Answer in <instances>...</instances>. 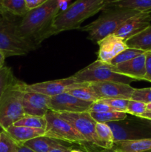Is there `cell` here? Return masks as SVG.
<instances>
[{
	"instance_id": "38",
	"label": "cell",
	"mask_w": 151,
	"mask_h": 152,
	"mask_svg": "<svg viewBox=\"0 0 151 152\" xmlns=\"http://www.w3.org/2000/svg\"><path fill=\"white\" fill-rule=\"evenodd\" d=\"M138 118L144 119V120H150V121H151V111H146V112L144 113L143 114L139 116Z\"/></svg>"
},
{
	"instance_id": "25",
	"label": "cell",
	"mask_w": 151,
	"mask_h": 152,
	"mask_svg": "<svg viewBox=\"0 0 151 152\" xmlns=\"http://www.w3.org/2000/svg\"><path fill=\"white\" fill-rule=\"evenodd\" d=\"M96 123H108L111 122L121 121L127 117V114L121 111H109L104 113H90Z\"/></svg>"
},
{
	"instance_id": "14",
	"label": "cell",
	"mask_w": 151,
	"mask_h": 152,
	"mask_svg": "<svg viewBox=\"0 0 151 152\" xmlns=\"http://www.w3.org/2000/svg\"><path fill=\"white\" fill-rule=\"evenodd\" d=\"M25 115L44 117L50 111V96L36 92L26 91L22 99Z\"/></svg>"
},
{
	"instance_id": "28",
	"label": "cell",
	"mask_w": 151,
	"mask_h": 152,
	"mask_svg": "<svg viewBox=\"0 0 151 152\" xmlns=\"http://www.w3.org/2000/svg\"><path fill=\"white\" fill-rule=\"evenodd\" d=\"M144 53H145V52L143 51V50H139V49L127 48L125 50H124L121 53H118L115 58H113L112 60H110L107 63H109L111 65H113V66H115V65H118V64L127 62V61L130 60V59H133V58H136V56H140L141 54Z\"/></svg>"
},
{
	"instance_id": "9",
	"label": "cell",
	"mask_w": 151,
	"mask_h": 152,
	"mask_svg": "<svg viewBox=\"0 0 151 152\" xmlns=\"http://www.w3.org/2000/svg\"><path fill=\"white\" fill-rule=\"evenodd\" d=\"M113 134L114 143L123 141L136 140L151 137V133H149L146 128L139 123L130 120L111 122L107 123Z\"/></svg>"
},
{
	"instance_id": "8",
	"label": "cell",
	"mask_w": 151,
	"mask_h": 152,
	"mask_svg": "<svg viewBox=\"0 0 151 152\" xmlns=\"http://www.w3.org/2000/svg\"><path fill=\"white\" fill-rule=\"evenodd\" d=\"M62 118L69 122L86 139L90 147L100 148L96 132V122L87 111L79 113H57Z\"/></svg>"
},
{
	"instance_id": "4",
	"label": "cell",
	"mask_w": 151,
	"mask_h": 152,
	"mask_svg": "<svg viewBox=\"0 0 151 152\" xmlns=\"http://www.w3.org/2000/svg\"><path fill=\"white\" fill-rule=\"evenodd\" d=\"M22 17L0 10V51L6 58L24 56L35 50L19 36L18 25Z\"/></svg>"
},
{
	"instance_id": "40",
	"label": "cell",
	"mask_w": 151,
	"mask_h": 152,
	"mask_svg": "<svg viewBox=\"0 0 151 152\" xmlns=\"http://www.w3.org/2000/svg\"><path fill=\"white\" fill-rule=\"evenodd\" d=\"M99 152H121V151H119L118 150L115 149V148L113 147L112 148H103V149H102Z\"/></svg>"
},
{
	"instance_id": "15",
	"label": "cell",
	"mask_w": 151,
	"mask_h": 152,
	"mask_svg": "<svg viewBox=\"0 0 151 152\" xmlns=\"http://www.w3.org/2000/svg\"><path fill=\"white\" fill-rule=\"evenodd\" d=\"M97 44L99 47L97 51V60L103 62H109L118 53L128 48L124 40L114 34L107 36Z\"/></svg>"
},
{
	"instance_id": "37",
	"label": "cell",
	"mask_w": 151,
	"mask_h": 152,
	"mask_svg": "<svg viewBox=\"0 0 151 152\" xmlns=\"http://www.w3.org/2000/svg\"><path fill=\"white\" fill-rule=\"evenodd\" d=\"M17 152H35L28 147L25 146V145H19Z\"/></svg>"
},
{
	"instance_id": "43",
	"label": "cell",
	"mask_w": 151,
	"mask_h": 152,
	"mask_svg": "<svg viewBox=\"0 0 151 152\" xmlns=\"http://www.w3.org/2000/svg\"><path fill=\"white\" fill-rule=\"evenodd\" d=\"M40 1H44V0H40Z\"/></svg>"
},
{
	"instance_id": "3",
	"label": "cell",
	"mask_w": 151,
	"mask_h": 152,
	"mask_svg": "<svg viewBox=\"0 0 151 152\" xmlns=\"http://www.w3.org/2000/svg\"><path fill=\"white\" fill-rule=\"evenodd\" d=\"M141 12L121 7H105L100 16L79 30L88 33L87 39L97 44L107 36L115 34L121 25Z\"/></svg>"
},
{
	"instance_id": "33",
	"label": "cell",
	"mask_w": 151,
	"mask_h": 152,
	"mask_svg": "<svg viewBox=\"0 0 151 152\" xmlns=\"http://www.w3.org/2000/svg\"><path fill=\"white\" fill-rule=\"evenodd\" d=\"M115 110L111 108L110 105L105 102H102L101 100L97 101V102H93L91 105L90 108H89V113H104V112H109V111H113Z\"/></svg>"
},
{
	"instance_id": "19",
	"label": "cell",
	"mask_w": 151,
	"mask_h": 152,
	"mask_svg": "<svg viewBox=\"0 0 151 152\" xmlns=\"http://www.w3.org/2000/svg\"><path fill=\"white\" fill-rule=\"evenodd\" d=\"M66 143V142H65ZM35 152H49L52 148L65 145V142L46 136H41L27 141L23 144Z\"/></svg>"
},
{
	"instance_id": "22",
	"label": "cell",
	"mask_w": 151,
	"mask_h": 152,
	"mask_svg": "<svg viewBox=\"0 0 151 152\" xmlns=\"http://www.w3.org/2000/svg\"><path fill=\"white\" fill-rule=\"evenodd\" d=\"M66 93L86 102H95L99 100V97L89 83H76L67 90Z\"/></svg>"
},
{
	"instance_id": "42",
	"label": "cell",
	"mask_w": 151,
	"mask_h": 152,
	"mask_svg": "<svg viewBox=\"0 0 151 152\" xmlns=\"http://www.w3.org/2000/svg\"><path fill=\"white\" fill-rule=\"evenodd\" d=\"M71 152H82V151H79V150H77V149H72L71 150Z\"/></svg>"
},
{
	"instance_id": "35",
	"label": "cell",
	"mask_w": 151,
	"mask_h": 152,
	"mask_svg": "<svg viewBox=\"0 0 151 152\" xmlns=\"http://www.w3.org/2000/svg\"><path fill=\"white\" fill-rule=\"evenodd\" d=\"M41 2L42 1L40 0H25V4H26V7L28 10L35 8L37 6L39 5Z\"/></svg>"
},
{
	"instance_id": "24",
	"label": "cell",
	"mask_w": 151,
	"mask_h": 152,
	"mask_svg": "<svg viewBox=\"0 0 151 152\" xmlns=\"http://www.w3.org/2000/svg\"><path fill=\"white\" fill-rule=\"evenodd\" d=\"M0 10L19 17H23L28 11L25 0H0Z\"/></svg>"
},
{
	"instance_id": "11",
	"label": "cell",
	"mask_w": 151,
	"mask_h": 152,
	"mask_svg": "<svg viewBox=\"0 0 151 152\" xmlns=\"http://www.w3.org/2000/svg\"><path fill=\"white\" fill-rule=\"evenodd\" d=\"M93 103L81 100L66 92L50 97V111L56 113L85 112Z\"/></svg>"
},
{
	"instance_id": "16",
	"label": "cell",
	"mask_w": 151,
	"mask_h": 152,
	"mask_svg": "<svg viewBox=\"0 0 151 152\" xmlns=\"http://www.w3.org/2000/svg\"><path fill=\"white\" fill-rule=\"evenodd\" d=\"M145 53L136 58L113 66V71L121 75L126 76L133 80H144L145 73Z\"/></svg>"
},
{
	"instance_id": "31",
	"label": "cell",
	"mask_w": 151,
	"mask_h": 152,
	"mask_svg": "<svg viewBox=\"0 0 151 152\" xmlns=\"http://www.w3.org/2000/svg\"><path fill=\"white\" fill-rule=\"evenodd\" d=\"M131 99L139 102H144L145 104L151 102V88H135L132 95Z\"/></svg>"
},
{
	"instance_id": "20",
	"label": "cell",
	"mask_w": 151,
	"mask_h": 152,
	"mask_svg": "<svg viewBox=\"0 0 151 152\" xmlns=\"http://www.w3.org/2000/svg\"><path fill=\"white\" fill-rule=\"evenodd\" d=\"M113 148L121 152H151V137L115 142Z\"/></svg>"
},
{
	"instance_id": "6",
	"label": "cell",
	"mask_w": 151,
	"mask_h": 152,
	"mask_svg": "<svg viewBox=\"0 0 151 152\" xmlns=\"http://www.w3.org/2000/svg\"><path fill=\"white\" fill-rule=\"evenodd\" d=\"M44 117L47 120V128L44 136L53 138L62 141L66 143H75L85 147H90L85 138L70 124L68 121L64 120L57 113L49 111Z\"/></svg>"
},
{
	"instance_id": "45",
	"label": "cell",
	"mask_w": 151,
	"mask_h": 152,
	"mask_svg": "<svg viewBox=\"0 0 151 152\" xmlns=\"http://www.w3.org/2000/svg\"><path fill=\"white\" fill-rule=\"evenodd\" d=\"M150 122H151V121H150Z\"/></svg>"
},
{
	"instance_id": "36",
	"label": "cell",
	"mask_w": 151,
	"mask_h": 152,
	"mask_svg": "<svg viewBox=\"0 0 151 152\" xmlns=\"http://www.w3.org/2000/svg\"><path fill=\"white\" fill-rule=\"evenodd\" d=\"M71 150H72L71 147L66 145H62L52 148L49 152H71Z\"/></svg>"
},
{
	"instance_id": "5",
	"label": "cell",
	"mask_w": 151,
	"mask_h": 152,
	"mask_svg": "<svg viewBox=\"0 0 151 152\" xmlns=\"http://www.w3.org/2000/svg\"><path fill=\"white\" fill-rule=\"evenodd\" d=\"M25 84L17 79L0 100V129L2 132L25 116L22 105V99L26 92Z\"/></svg>"
},
{
	"instance_id": "7",
	"label": "cell",
	"mask_w": 151,
	"mask_h": 152,
	"mask_svg": "<svg viewBox=\"0 0 151 152\" xmlns=\"http://www.w3.org/2000/svg\"><path fill=\"white\" fill-rule=\"evenodd\" d=\"M78 83H93L102 82H115L130 85L135 81L133 79L121 75L113 71L111 65L107 62L95 61L72 75Z\"/></svg>"
},
{
	"instance_id": "10",
	"label": "cell",
	"mask_w": 151,
	"mask_h": 152,
	"mask_svg": "<svg viewBox=\"0 0 151 152\" xmlns=\"http://www.w3.org/2000/svg\"><path fill=\"white\" fill-rule=\"evenodd\" d=\"M100 99H131L135 88L130 85L115 82H102L89 83Z\"/></svg>"
},
{
	"instance_id": "39",
	"label": "cell",
	"mask_w": 151,
	"mask_h": 152,
	"mask_svg": "<svg viewBox=\"0 0 151 152\" xmlns=\"http://www.w3.org/2000/svg\"><path fill=\"white\" fill-rule=\"evenodd\" d=\"M6 57L1 51H0V69L4 65V61H5Z\"/></svg>"
},
{
	"instance_id": "41",
	"label": "cell",
	"mask_w": 151,
	"mask_h": 152,
	"mask_svg": "<svg viewBox=\"0 0 151 152\" xmlns=\"http://www.w3.org/2000/svg\"><path fill=\"white\" fill-rule=\"evenodd\" d=\"M151 111V102L150 103L147 104V111Z\"/></svg>"
},
{
	"instance_id": "12",
	"label": "cell",
	"mask_w": 151,
	"mask_h": 152,
	"mask_svg": "<svg viewBox=\"0 0 151 152\" xmlns=\"http://www.w3.org/2000/svg\"><path fill=\"white\" fill-rule=\"evenodd\" d=\"M76 83L72 76L60 80H50V81L42 82V83H34L28 85L25 84V88L26 91L36 92L47 96H56L61 94L65 93L67 90L72 88Z\"/></svg>"
},
{
	"instance_id": "13",
	"label": "cell",
	"mask_w": 151,
	"mask_h": 152,
	"mask_svg": "<svg viewBox=\"0 0 151 152\" xmlns=\"http://www.w3.org/2000/svg\"><path fill=\"white\" fill-rule=\"evenodd\" d=\"M150 22L151 10L141 12L126 20L114 34L126 41L147 28Z\"/></svg>"
},
{
	"instance_id": "30",
	"label": "cell",
	"mask_w": 151,
	"mask_h": 152,
	"mask_svg": "<svg viewBox=\"0 0 151 152\" xmlns=\"http://www.w3.org/2000/svg\"><path fill=\"white\" fill-rule=\"evenodd\" d=\"M147 111V104L139 101L130 99L127 104V114L139 117Z\"/></svg>"
},
{
	"instance_id": "29",
	"label": "cell",
	"mask_w": 151,
	"mask_h": 152,
	"mask_svg": "<svg viewBox=\"0 0 151 152\" xmlns=\"http://www.w3.org/2000/svg\"><path fill=\"white\" fill-rule=\"evenodd\" d=\"M19 145L6 133L0 132V152H17Z\"/></svg>"
},
{
	"instance_id": "27",
	"label": "cell",
	"mask_w": 151,
	"mask_h": 152,
	"mask_svg": "<svg viewBox=\"0 0 151 152\" xmlns=\"http://www.w3.org/2000/svg\"><path fill=\"white\" fill-rule=\"evenodd\" d=\"M17 80L12 68L4 65L0 69V100L8 88Z\"/></svg>"
},
{
	"instance_id": "1",
	"label": "cell",
	"mask_w": 151,
	"mask_h": 152,
	"mask_svg": "<svg viewBox=\"0 0 151 152\" xmlns=\"http://www.w3.org/2000/svg\"><path fill=\"white\" fill-rule=\"evenodd\" d=\"M61 10L59 0H44L22 17L18 25V34L36 50L41 45L44 34Z\"/></svg>"
},
{
	"instance_id": "34",
	"label": "cell",
	"mask_w": 151,
	"mask_h": 152,
	"mask_svg": "<svg viewBox=\"0 0 151 152\" xmlns=\"http://www.w3.org/2000/svg\"><path fill=\"white\" fill-rule=\"evenodd\" d=\"M146 59H145V73L144 80L151 83V51L145 52Z\"/></svg>"
},
{
	"instance_id": "44",
	"label": "cell",
	"mask_w": 151,
	"mask_h": 152,
	"mask_svg": "<svg viewBox=\"0 0 151 152\" xmlns=\"http://www.w3.org/2000/svg\"><path fill=\"white\" fill-rule=\"evenodd\" d=\"M106 1H107V0H106Z\"/></svg>"
},
{
	"instance_id": "26",
	"label": "cell",
	"mask_w": 151,
	"mask_h": 152,
	"mask_svg": "<svg viewBox=\"0 0 151 152\" xmlns=\"http://www.w3.org/2000/svg\"><path fill=\"white\" fill-rule=\"evenodd\" d=\"M47 120L44 117L25 115L13 125L16 126H25V127L45 130L47 128Z\"/></svg>"
},
{
	"instance_id": "2",
	"label": "cell",
	"mask_w": 151,
	"mask_h": 152,
	"mask_svg": "<svg viewBox=\"0 0 151 152\" xmlns=\"http://www.w3.org/2000/svg\"><path fill=\"white\" fill-rule=\"evenodd\" d=\"M106 0H76L68 8L59 12L41 38V42L46 39L60 33L81 28L86 19L102 11Z\"/></svg>"
},
{
	"instance_id": "18",
	"label": "cell",
	"mask_w": 151,
	"mask_h": 152,
	"mask_svg": "<svg viewBox=\"0 0 151 152\" xmlns=\"http://www.w3.org/2000/svg\"><path fill=\"white\" fill-rule=\"evenodd\" d=\"M105 7H121L139 12L151 10V0H107Z\"/></svg>"
},
{
	"instance_id": "21",
	"label": "cell",
	"mask_w": 151,
	"mask_h": 152,
	"mask_svg": "<svg viewBox=\"0 0 151 152\" xmlns=\"http://www.w3.org/2000/svg\"><path fill=\"white\" fill-rule=\"evenodd\" d=\"M125 42L128 48L139 49L144 52L151 51V25Z\"/></svg>"
},
{
	"instance_id": "32",
	"label": "cell",
	"mask_w": 151,
	"mask_h": 152,
	"mask_svg": "<svg viewBox=\"0 0 151 152\" xmlns=\"http://www.w3.org/2000/svg\"><path fill=\"white\" fill-rule=\"evenodd\" d=\"M102 102L107 104L108 105L113 108L115 111L127 112V104L130 99H100Z\"/></svg>"
},
{
	"instance_id": "17",
	"label": "cell",
	"mask_w": 151,
	"mask_h": 152,
	"mask_svg": "<svg viewBox=\"0 0 151 152\" xmlns=\"http://www.w3.org/2000/svg\"><path fill=\"white\" fill-rule=\"evenodd\" d=\"M18 145H23L27 141L38 137L44 136L45 130L25 126H16L13 125L4 131Z\"/></svg>"
},
{
	"instance_id": "23",
	"label": "cell",
	"mask_w": 151,
	"mask_h": 152,
	"mask_svg": "<svg viewBox=\"0 0 151 152\" xmlns=\"http://www.w3.org/2000/svg\"><path fill=\"white\" fill-rule=\"evenodd\" d=\"M96 132L102 149L113 147V134L107 123H96Z\"/></svg>"
}]
</instances>
